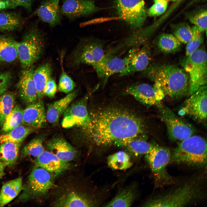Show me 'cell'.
<instances>
[{"label":"cell","instance_id":"cell-1","mask_svg":"<svg viewBox=\"0 0 207 207\" xmlns=\"http://www.w3.org/2000/svg\"><path fill=\"white\" fill-rule=\"evenodd\" d=\"M90 121L85 129L94 144L107 146L125 139L136 138L143 132L141 120L129 111L110 107L90 115Z\"/></svg>","mask_w":207,"mask_h":207},{"label":"cell","instance_id":"cell-2","mask_svg":"<svg viewBox=\"0 0 207 207\" xmlns=\"http://www.w3.org/2000/svg\"><path fill=\"white\" fill-rule=\"evenodd\" d=\"M145 76L154 83L161 98L172 99L182 98L189 94V79L182 68L167 64L149 66L144 71Z\"/></svg>","mask_w":207,"mask_h":207},{"label":"cell","instance_id":"cell-3","mask_svg":"<svg viewBox=\"0 0 207 207\" xmlns=\"http://www.w3.org/2000/svg\"><path fill=\"white\" fill-rule=\"evenodd\" d=\"M85 184L78 177L64 179L53 187L51 204L55 207L96 206L97 202L94 195Z\"/></svg>","mask_w":207,"mask_h":207},{"label":"cell","instance_id":"cell-4","mask_svg":"<svg viewBox=\"0 0 207 207\" xmlns=\"http://www.w3.org/2000/svg\"><path fill=\"white\" fill-rule=\"evenodd\" d=\"M202 187L198 179H194L165 193L147 201L146 207H181L201 199L203 195Z\"/></svg>","mask_w":207,"mask_h":207},{"label":"cell","instance_id":"cell-5","mask_svg":"<svg viewBox=\"0 0 207 207\" xmlns=\"http://www.w3.org/2000/svg\"><path fill=\"white\" fill-rule=\"evenodd\" d=\"M207 143L202 137L192 135L179 143L171 160L179 164L195 168L204 167L207 163Z\"/></svg>","mask_w":207,"mask_h":207},{"label":"cell","instance_id":"cell-6","mask_svg":"<svg viewBox=\"0 0 207 207\" xmlns=\"http://www.w3.org/2000/svg\"><path fill=\"white\" fill-rule=\"evenodd\" d=\"M18 59L23 69L30 67L41 57L44 49L43 34L37 26L30 28L17 42Z\"/></svg>","mask_w":207,"mask_h":207},{"label":"cell","instance_id":"cell-7","mask_svg":"<svg viewBox=\"0 0 207 207\" xmlns=\"http://www.w3.org/2000/svg\"><path fill=\"white\" fill-rule=\"evenodd\" d=\"M182 65L189 76V95L201 87L206 85L207 54L204 49L199 48L186 56Z\"/></svg>","mask_w":207,"mask_h":207},{"label":"cell","instance_id":"cell-8","mask_svg":"<svg viewBox=\"0 0 207 207\" xmlns=\"http://www.w3.org/2000/svg\"><path fill=\"white\" fill-rule=\"evenodd\" d=\"M54 177L52 174L44 168L36 166L29 175L26 184L23 185V191L20 200L45 197L55 185Z\"/></svg>","mask_w":207,"mask_h":207},{"label":"cell","instance_id":"cell-9","mask_svg":"<svg viewBox=\"0 0 207 207\" xmlns=\"http://www.w3.org/2000/svg\"><path fill=\"white\" fill-rule=\"evenodd\" d=\"M145 158L151 168L157 186L170 184L173 182L174 180L167 169L171 158L169 149L155 145L145 154Z\"/></svg>","mask_w":207,"mask_h":207},{"label":"cell","instance_id":"cell-10","mask_svg":"<svg viewBox=\"0 0 207 207\" xmlns=\"http://www.w3.org/2000/svg\"><path fill=\"white\" fill-rule=\"evenodd\" d=\"M114 3L120 18L130 28L135 30L142 26L147 13L143 0H115Z\"/></svg>","mask_w":207,"mask_h":207},{"label":"cell","instance_id":"cell-11","mask_svg":"<svg viewBox=\"0 0 207 207\" xmlns=\"http://www.w3.org/2000/svg\"><path fill=\"white\" fill-rule=\"evenodd\" d=\"M158 107L160 117L165 124L171 139L182 141L193 135L195 130L190 124L178 117L162 103Z\"/></svg>","mask_w":207,"mask_h":207},{"label":"cell","instance_id":"cell-12","mask_svg":"<svg viewBox=\"0 0 207 207\" xmlns=\"http://www.w3.org/2000/svg\"><path fill=\"white\" fill-rule=\"evenodd\" d=\"M102 43L96 39H83L74 51L72 57L74 64H85L93 67L105 56Z\"/></svg>","mask_w":207,"mask_h":207},{"label":"cell","instance_id":"cell-13","mask_svg":"<svg viewBox=\"0 0 207 207\" xmlns=\"http://www.w3.org/2000/svg\"><path fill=\"white\" fill-rule=\"evenodd\" d=\"M137 47L130 50L124 57L114 56L110 54L106 55L98 63L93 67L98 76L102 79L104 83L112 75L120 73L129 63L132 57L138 51Z\"/></svg>","mask_w":207,"mask_h":207},{"label":"cell","instance_id":"cell-14","mask_svg":"<svg viewBox=\"0 0 207 207\" xmlns=\"http://www.w3.org/2000/svg\"><path fill=\"white\" fill-rule=\"evenodd\" d=\"M207 85H204L190 95L179 112V115H188L200 122L207 118Z\"/></svg>","mask_w":207,"mask_h":207},{"label":"cell","instance_id":"cell-15","mask_svg":"<svg viewBox=\"0 0 207 207\" xmlns=\"http://www.w3.org/2000/svg\"><path fill=\"white\" fill-rule=\"evenodd\" d=\"M88 99L87 96L69 105L63 114V127L68 129L78 126L85 129L87 128L90 121L87 108Z\"/></svg>","mask_w":207,"mask_h":207},{"label":"cell","instance_id":"cell-16","mask_svg":"<svg viewBox=\"0 0 207 207\" xmlns=\"http://www.w3.org/2000/svg\"><path fill=\"white\" fill-rule=\"evenodd\" d=\"M35 68L32 65L22 70L17 84L19 97L27 106L39 101L33 77Z\"/></svg>","mask_w":207,"mask_h":207},{"label":"cell","instance_id":"cell-17","mask_svg":"<svg viewBox=\"0 0 207 207\" xmlns=\"http://www.w3.org/2000/svg\"><path fill=\"white\" fill-rule=\"evenodd\" d=\"M98 8L92 0H64L60 13L70 20L88 16L97 12Z\"/></svg>","mask_w":207,"mask_h":207},{"label":"cell","instance_id":"cell-18","mask_svg":"<svg viewBox=\"0 0 207 207\" xmlns=\"http://www.w3.org/2000/svg\"><path fill=\"white\" fill-rule=\"evenodd\" d=\"M126 94L130 95L141 103L147 106L157 105L161 104L162 98L154 86L147 83H141L132 85L125 91Z\"/></svg>","mask_w":207,"mask_h":207},{"label":"cell","instance_id":"cell-19","mask_svg":"<svg viewBox=\"0 0 207 207\" xmlns=\"http://www.w3.org/2000/svg\"><path fill=\"white\" fill-rule=\"evenodd\" d=\"M36 166L42 168L55 177L70 170L72 166L70 162L63 161L48 151L44 150L35 160Z\"/></svg>","mask_w":207,"mask_h":207},{"label":"cell","instance_id":"cell-20","mask_svg":"<svg viewBox=\"0 0 207 207\" xmlns=\"http://www.w3.org/2000/svg\"><path fill=\"white\" fill-rule=\"evenodd\" d=\"M60 0H43L32 14L42 21L53 27L61 23Z\"/></svg>","mask_w":207,"mask_h":207},{"label":"cell","instance_id":"cell-21","mask_svg":"<svg viewBox=\"0 0 207 207\" xmlns=\"http://www.w3.org/2000/svg\"><path fill=\"white\" fill-rule=\"evenodd\" d=\"M131 59L129 63L120 74V76H128L144 71L149 66L151 60V52L149 44L146 42L143 45Z\"/></svg>","mask_w":207,"mask_h":207},{"label":"cell","instance_id":"cell-22","mask_svg":"<svg viewBox=\"0 0 207 207\" xmlns=\"http://www.w3.org/2000/svg\"><path fill=\"white\" fill-rule=\"evenodd\" d=\"M46 145L48 151L63 161L70 162L78 157V152L76 149L62 138H53Z\"/></svg>","mask_w":207,"mask_h":207},{"label":"cell","instance_id":"cell-23","mask_svg":"<svg viewBox=\"0 0 207 207\" xmlns=\"http://www.w3.org/2000/svg\"><path fill=\"white\" fill-rule=\"evenodd\" d=\"M46 119L43 103L39 100L27 106L23 110L22 124L35 129L41 127Z\"/></svg>","mask_w":207,"mask_h":207},{"label":"cell","instance_id":"cell-24","mask_svg":"<svg viewBox=\"0 0 207 207\" xmlns=\"http://www.w3.org/2000/svg\"><path fill=\"white\" fill-rule=\"evenodd\" d=\"M77 95L76 91L72 92L61 99L52 103L48 104L46 114V119L48 121L53 124L57 123L61 115Z\"/></svg>","mask_w":207,"mask_h":207},{"label":"cell","instance_id":"cell-25","mask_svg":"<svg viewBox=\"0 0 207 207\" xmlns=\"http://www.w3.org/2000/svg\"><path fill=\"white\" fill-rule=\"evenodd\" d=\"M17 43L9 36L0 35V62L11 63L18 59Z\"/></svg>","mask_w":207,"mask_h":207},{"label":"cell","instance_id":"cell-26","mask_svg":"<svg viewBox=\"0 0 207 207\" xmlns=\"http://www.w3.org/2000/svg\"><path fill=\"white\" fill-rule=\"evenodd\" d=\"M52 69L48 63L41 64L35 68L33 73V79L36 88L39 101L44 96L43 91L46 83L51 77Z\"/></svg>","mask_w":207,"mask_h":207},{"label":"cell","instance_id":"cell-27","mask_svg":"<svg viewBox=\"0 0 207 207\" xmlns=\"http://www.w3.org/2000/svg\"><path fill=\"white\" fill-rule=\"evenodd\" d=\"M25 20L21 14L15 12H0V31L8 32L19 30Z\"/></svg>","mask_w":207,"mask_h":207},{"label":"cell","instance_id":"cell-28","mask_svg":"<svg viewBox=\"0 0 207 207\" xmlns=\"http://www.w3.org/2000/svg\"><path fill=\"white\" fill-rule=\"evenodd\" d=\"M136 138L120 141L114 145L125 147L130 153L136 156L146 154L155 146L145 140Z\"/></svg>","mask_w":207,"mask_h":207},{"label":"cell","instance_id":"cell-29","mask_svg":"<svg viewBox=\"0 0 207 207\" xmlns=\"http://www.w3.org/2000/svg\"><path fill=\"white\" fill-rule=\"evenodd\" d=\"M22 189V179L21 177L4 183L0 192V207L4 206L12 200Z\"/></svg>","mask_w":207,"mask_h":207},{"label":"cell","instance_id":"cell-30","mask_svg":"<svg viewBox=\"0 0 207 207\" xmlns=\"http://www.w3.org/2000/svg\"><path fill=\"white\" fill-rule=\"evenodd\" d=\"M136 196V187L131 185L119 191L105 206L129 207L133 204Z\"/></svg>","mask_w":207,"mask_h":207},{"label":"cell","instance_id":"cell-31","mask_svg":"<svg viewBox=\"0 0 207 207\" xmlns=\"http://www.w3.org/2000/svg\"><path fill=\"white\" fill-rule=\"evenodd\" d=\"M21 143L5 142L0 143V160L11 167L16 163Z\"/></svg>","mask_w":207,"mask_h":207},{"label":"cell","instance_id":"cell-32","mask_svg":"<svg viewBox=\"0 0 207 207\" xmlns=\"http://www.w3.org/2000/svg\"><path fill=\"white\" fill-rule=\"evenodd\" d=\"M31 127L20 125L9 132L0 135V143L5 142L22 143L34 130Z\"/></svg>","mask_w":207,"mask_h":207},{"label":"cell","instance_id":"cell-33","mask_svg":"<svg viewBox=\"0 0 207 207\" xmlns=\"http://www.w3.org/2000/svg\"><path fill=\"white\" fill-rule=\"evenodd\" d=\"M107 162L109 167L113 170H124L133 165L129 155L123 151L109 156L107 158Z\"/></svg>","mask_w":207,"mask_h":207},{"label":"cell","instance_id":"cell-34","mask_svg":"<svg viewBox=\"0 0 207 207\" xmlns=\"http://www.w3.org/2000/svg\"><path fill=\"white\" fill-rule=\"evenodd\" d=\"M23 110L19 105L14 106L4 121L1 129L3 132H7L22 124Z\"/></svg>","mask_w":207,"mask_h":207},{"label":"cell","instance_id":"cell-35","mask_svg":"<svg viewBox=\"0 0 207 207\" xmlns=\"http://www.w3.org/2000/svg\"><path fill=\"white\" fill-rule=\"evenodd\" d=\"M157 45L161 51L168 53L178 50L181 47V43L174 35L163 33L158 38Z\"/></svg>","mask_w":207,"mask_h":207},{"label":"cell","instance_id":"cell-36","mask_svg":"<svg viewBox=\"0 0 207 207\" xmlns=\"http://www.w3.org/2000/svg\"><path fill=\"white\" fill-rule=\"evenodd\" d=\"M15 96L12 92H5L0 97V127L14 107Z\"/></svg>","mask_w":207,"mask_h":207},{"label":"cell","instance_id":"cell-37","mask_svg":"<svg viewBox=\"0 0 207 207\" xmlns=\"http://www.w3.org/2000/svg\"><path fill=\"white\" fill-rule=\"evenodd\" d=\"M43 139L42 137L34 138L26 145L22 151L23 156H32L37 158L45 150Z\"/></svg>","mask_w":207,"mask_h":207},{"label":"cell","instance_id":"cell-38","mask_svg":"<svg viewBox=\"0 0 207 207\" xmlns=\"http://www.w3.org/2000/svg\"><path fill=\"white\" fill-rule=\"evenodd\" d=\"M172 30L173 35L181 43L187 44L191 38L193 33L192 27L186 23L173 25Z\"/></svg>","mask_w":207,"mask_h":207},{"label":"cell","instance_id":"cell-39","mask_svg":"<svg viewBox=\"0 0 207 207\" xmlns=\"http://www.w3.org/2000/svg\"><path fill=\"white\" fill-rule=\"evenodd\" d=\"M193 33L191 39L187 44L185 53L188 56L196 50L203 42L204 37L202 32L195 26L192 27Z\"/></svg>","mask_w":207,"mask_h":207},{"label":"cell","instance_id":"cell-40","mask_svg":"<svg viewBox=\"0 0 207 207\" xmlns=\"http://www.w3.org/2000/svg\"><path fill=\"white\" fill-rule=\"evenodd\" d=\"M189 21L196 26L201 32L206 31L207 27V12L202 9L191 16Z\"/></svg>","mask_w":207,"mask_h":207},{"label":"cell","instance_id":"cell-41","mask_svg":"<svg viewBox=\"0 0 207 207\" xmlns=\"http://www.w3.org/2000/svg\"><path fill=\"white\" fill-rule=\"evenodd\" d=\"M75 87V84L73 80L63 70L60 77L58 89L62 92L68 93L73 90Z\"/></svg>","mask_w":207,"mask_h":207},{"label":"cell","instance_id":"cell-42","mask_svg":"<svg viewBox=\"0 0 207 207\" xmlns=\"http://www.w3.org/2000/svg\"><path fill=\"white\" fill-rule=\"evenodd\" d=\"M154 2L147 12L149 16H158L165 11L168 5L166 0H154Z\"/></svg>","mask_w":207,"mask_h":207},{"label":"cell","instance_id":"cell-43","mask_svg":"<svg viewBox=\"0 0 207 207\" xmlns=\"http://www.w3.org/2000/svg\"><path fill=\"white\" fill-rule=\"evenodd\" d=\"M12 79V74L9 71L0 74V96L6 92L11 85Z\"/></svg>","mask_w":207,"mask_h":207},{"label":"cell","instance_id":"cell-44","mask_svg":"<svg viewBox=\"0 0 207 207\" xmlns=\"http://www.w3.org/2000/svg\"><path fill=\"white\" fill-rule=\"evenodd\" d=\"M57 87L55 80L51 77L47 82L44 88V95L50 98L54 97L56 92Z\"/></svg>","mask_w":207,"mask_h":207},{"label":"cell","instance_id":"cell-45","mask_svg":"<svg viewBox=\"0 0 207 207\" xmlns=\"http://www.w3.org/2000/svg\"><path fill=\"white\" fill-rule=\"evenodd\" d=\"M16 4L19 6L24 7L28 11L32 9V5L34 0H8Z\"/></svg>","mask_w":207,"mask_h":207},{"label":"cell","instance_id":"cell-46","mask_svg":"<svg viewBox=\"0 0 207 207\" xmlns=\"http://www.w3.org/2000/svg\"><path fill=\"white\" fill-rule=\"evenodd\" d=\"M18 6L17 4L8 0H0V11L14 9Z\"/></svg>","mask_w":207,"mask_h":207},{"label":"cell","instance_id":"cell-47","mask_svg":"<svg viewBox=\"0 0 207 207\" xmlns=\"http://www.w3.org/2000/svg\"><path fill=\"white\" fill-rule=\"evenodd\" d=\"M7 166L5 163L0 160V179L2 178L5 175L4 169Z\"/></svg>","mask_w":207,"mask_h":207},{"label":"cell","instance_id":"cell-48","mask_svg":"<svg viewBox=\"0 0 207 207\" xmlns=\"http://www.w3.org/2000/svg\"><path fill=\"white\" fill-rule=\"evenodd\" d=\"M169 0L172 1H176L177 0Z\"/></svg>","mask_w":207,"mask_h":207}]
</instances>
